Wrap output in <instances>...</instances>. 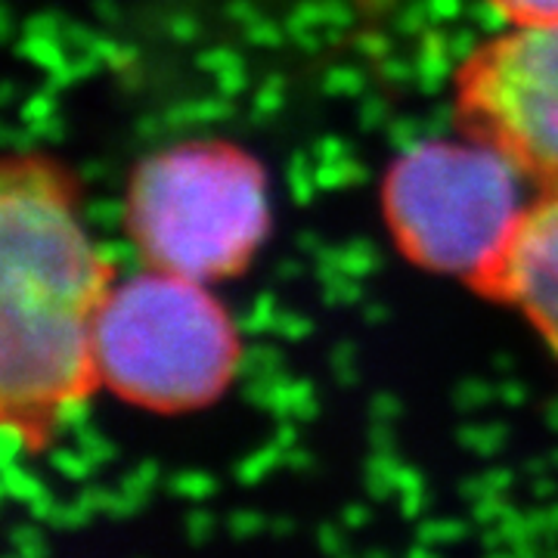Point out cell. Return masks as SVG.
Segmentation results:
<instances>
[{
  "instance_id": "cell-1",
  "label": "cell",
  "mask_w": 558,
  "mask_h": 558,
  "mask_svg": "<svg viewBox=\"0 0 558 558\" xmlns=\"http://www.w3.org/2000/svg\"><path fill=\"white\" fill-rule=\"evenodd\" d=\"M116 270L78 215L60 161L16 153L0 171V425L40 453L100 388L97 323Z\"/></svg>"
},
{
  "instance_id": "cell-2",
  "label": "cell",
  "mask_w": 558,
  "mask_h": 558,
  "mask_svg": "<svg viewBox=\"0 0 558 558\" xmlns=\"http://www.w3.org/2000/svg\"><path fill=\"white\" fill-rule=\"evenodd\" d=\"M143 267L215 282L242 274L270 230L267 174L227 140H183L146 156L124 193Z\"/></svg>"
},
{
  "instance_id": "cell-3",
  "label": "cell",
  "mask_w": 558,
  "mask_h": 558,
  "mask_svg": "<svg viewBox=\"0 0 558 558\" xmlns=\"http://www.w3.org/2000/svg\"><path fill=\"white\" fill-rule=\"evenodd\" d=\"M208 282L143 267L116 282L97 323V379L153 413H193L230 388L240 332Z\"/></svg>"
},
{
  "instance_id": "cell-4",
  "label": "cell",
  "mask_w": 558,
  "mask_h": 558,
  "mask_svg": "<svg viewBox=\"0 0 558 558\" xmlns=\"http://www.w3.org/2000/svg\"><path fill=\"white\" fill-rule=\"evenodd\" d=\"M512 161L481 140H425L381 180V215L400 255L478 289L527 211Z\"/></svg>"
},
{
  "instance_id": "cell-5",
  "label": "cell",
  "mask_w": 558,
  "mask_h": 558,
  "mask_svg": "<svg viewBox=\"0 0 558 558\" xmlns=\"http://www.w3.org/2000/svg\"><path fill=\"white\" fill-rule=\"evenodd\" d=\"M462 137L499 149L537 190H558V22L509 25L453 75Z\"/></svg>"
},
{
  "instance_id": "cell-6",
  "label": "cell",
  "mask_w": 558,
  "mask_h": 558,
  "mask_svg": "<svg viewBox=\"0 0 558 558\" xmlns=\"http://www.w3.org/2000/svg\"><path fill=\"white\" fill-rule=\"evenodd\" d=\"M478 295L515 307L558 363V190H537Z\"/></svg>"
},
{
  "instance_id": "cell-7",
  "label": "cell",
  "mask_w": 558,
  "mask_h": 558,
  "mask_svg": "<svg viewBox=\"0 0 558 558\" xmlns=\"http://www.w3.org/2000/svg\"><path fill=\"white\" fill-rule=\"evenodd\" d=\"M509 25H553L558 22V0H487Z\"/></svg>"
}]
</instances>
